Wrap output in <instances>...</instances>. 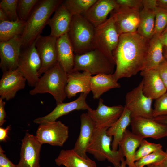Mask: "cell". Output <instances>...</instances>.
I'll return each instance as SVG.
<instances>
[{
  "label": "cell",
  "mask_w": 167,
  "mask_h": 167,
  "mask_svg": "<svg viewBox=\"0 0 167 167\" xmlns=\"http://www.w3.org/2000/svg\"><path fill=\"white\" fill-rule=\"evenodd\" d=\"M150 40L136 32L120 35L113 52L116 66L113 75L117 81L135 75L143 69Z\"/></svg>",
  "instance_id": "6da1fadb"
},
{
  "label": "cell",
  "mask_w": 167,
  "mask_h": 167,
  "mask_svg": "<svg viewBox=\"0 0 167 167\" xmlns=\"http://www.w3.org/2000/svg\"><path fill=\"white\" fill-rule=\"evenodd\" d=\"M62 0H41L34 8L20 36L22 46L27 47L41 35L53 13L62 4Z\"/></svg>",
  "instance_id": "7a4b0ae2"
},
{
  "label": "cell",
  "mask_w": 167,
  "mask_h": 167,
  "mask_svg": "<svg viewBox=\"0 0 167 167\" xmlns=\"http://www.w3.org/2000/svg\"><path fill=\"white\" fill-rule=\"evenodd\" d=\"M67 80V73L58 62L40 77L29 93L34 95L49 93L53 96L57 105L62 103L67 97L65 88Z\"/></svg>",
  "instance_id": "3957f363"
},
{
  "label": "cell",
  "mask_w": 167,
  "mask_h": 167,
  "mask_svg": "<svg viewBox=\"0 0 167 167\" xmlns=\"http://www.w3.org/2000/svg\"><path fill=\"white\" fill-rule=\"evenodd\" d=\"M108 129L96 128L87 148V152L93 155L99 161L107 160L114 167H119L124 156L120 148L116 151L112 149V137L108 135Z\"/></svg>",
  "instance_id": "277c9868"
},
{
  "label": "cell",
  "mask_w": 167,
  "mask_h": 167,
  "mask_svg": "<svg viewBox=\"0 0 167 167\" xmlns=\"http://www.w3.org/2000/svg\"><path fill=\"white\" fill-rule=\"evenodd\" d=\"M95 29V27L82 15L72 16L67 34L75 54H82L94 49Z\"/></svg>",
  "instance_id": "5b68a950"
},
{
  "label": "cell",
  "mask_w": 167,
  "mask_h": 167,
  "mask_svg": "<svg viewBox=\"0 0 167 167\" xmlns=\"http://www.w3.org/2000/svg\"><path fill=\"white\" fill-rule=\"evenodd\" d=\"M120 35L111 15L105 22L95 28L93 49L101 53L115 65L113 52L117 46Z\"/></svg>",
  "instance_id": "8992f818"
},
{
  "label": "cell",
  "mask_w": 167,
  "mask_h": 167,
  "mask_svg": "<svg viewBox=\"0 0 167 167\" xmlns=\"http://www.w3.org/2000/svg\"><path fill=\"white\" fill-rule=\"evenodd\" d=\"M115 66L101 53L93 49L82 54H75L73 70L87 71L91 75L112 74Z\"/></svg>",
  "instance_id": "52a82bcc"
},
{
  "label": "cell",
  "mask_w": 167,
  "mask_h": 167,
  "mask_svg": "<svg viewBox=\"0 0 167 167\" xmlns=\"http://www.w3.org/2000/svg\"><path fill=\"white\" fill-rule=\"evenodd\" d=\"M36 40L21 52L17 68L26 79L28 85L34 87L40 77L39 72L41 66L40 58L36 46Z\"/></svg>",
  "instance_id": "ba28073f"
},
{
  "label": "cell",
  "mask_w": 167,
  "mask_h": 167,
  "mask_svg": "<svg viewBox=\"0 0 167 167\" xmlns=\"http://www.w3.org/2000/svg\"><path fill=\"white\" fill-rule=\"evenodd\" d=\"M69 127L60 121L40 124L35 136L40 143L62 146L69 137Z\"/></svg>",
  "instance_id": "9c48e42d"
},
{
  "label": "cell",
  "mask_w": 167,
  "mask_h": 167,
  "mask_svg": "<svg viewBox=\"0 0 167 167\" xmlns=\"http://www.w3.org/2000/svg\"><path fill=\"white\" fill-rule=\"evenodd\" d=\"M153 100L146 96L143 91V82L128 92L125 96V107L131 112V117L153 118Z\"/></svg>",
  "instance_id": "30bf717a"
},
{
  "label": "cell",
  "mask_w": 167,
  "mask_h": 167,
  "mask_svg": "<svg viewBox=\"0 0 167 167\" xmlns=\"http://www.w3.org/2000/svg\"><path fill=\"white\" fill-rule=\"evenodd\" d=\"M130 125L132 132L143 139H157L167 137V125L154 118L132 117Z\"/></svg>",
  "instance_id": "8fae6325"
},
{
  "label": "cell",
  "mask_w": 167,
  "mask_h": 167,
  "mask_svg": "<svg viewBox=\"0 0 167 167\" xmlns=\"http://www.w3.org/2000/svg\"><path fill=\"white\" fill-rule=\"evenodd\" d=\"M140 10L136 8L119 6L111 12V16L113 18L120 35L137 31L140 22Z\"/></svg>",
  "instance_id": "7c38bea8"
},
{
  "label": "cell",
  "mask_w": 167,
  "mask_h": 167,
  "mask_svg": "<svg viewBox=\"0 0 167 167\" xmlns=\"http://www.w3.org/2000/svg\"><path fill=\"white\" fill-rule=\"evenodd\" d=\"M57 38L40 35L36 39V46L41 62L39 72L41 77L58 62L56 49Z\"/></svg>",
  "instance_id": "4fadbf2b"
},
{
  "label": "cell",
  "mask_w": 167,
  "mask_h": 167,
  "mask_svg": "<svg viewBox=\"0 0 167 167\" xmlns=\"http://www.w3.org/2000/svg\"><path fill=\"white\" fill-rule=\"evenodd\" d=\"M124 109V106L122 105L107 106L104 104L103 100L100 98L96 109L91 108L87 111V113L96 127L109 128L118 119Z\"/></svg>",
  "instance_id": "5bb4252c"
},
{
  "label": "cell",
  "mask_w": 167,
  "mask_h": 167,
  "mask_svg": "<svg viewBox=\"0 0 167 167\" xmlns=\"http://www.w3.org/2000/svg\"><path fill=\"white\" fill-rule=\"evenodd\" d=\"M20 159L17 167H40L41 145L35 136L26 133L21 140Z\"/></svg>",
  "instance_id": "9a60e30c"
},
{
  "label": "cell",
  "mask_w": 167,
  "mask_h": 167,
  "mask_svg": "<svg viewBox=\"0 0 167 167\" xmlns=\"http://www.w3.org/2000/svg\"><path fill=\"white\" fill-rule=\"evenodd\" d=\"M22 46L20 36L0 41V67L3 72L17 69Z\"/></svg>",
  "instance_id": "2e32d148"
},
{
  "label": "cell",
  "mask_w": 167,
  "mask_h": 167,
  "mask_svg": "<svg viewBox=\"0 0 167 167\" xmlns=\"http://www.w3.org/2000/svg\"><path fill=\"white\" fill-rule=\"evenodd\" d=\"M26 80L18 69L3 72L0 80V98L9 101L19 91L24 89Z\"/></svg>",
  "instance_id": "e0dca14e"
},
{
  "label": "cell",
  "mask_w": 167,
  "mask_h": 167,
  "mask_svg": "<svg viewBox=\"0 0 167 167\" xmlns=\"http://www.w3.org/2000/svg\"><path fill=\"white\" fill-rule=\"evenodd\" d=\"M87 95L86 94L81 93L77 99L72 101L58 104L50 113L44 116L36 118L33 122L40 124L45 122H54L59 117L74 110H86L88 111L91 108L86 102Z\"/></svg>",
  "instance_id": "ac0fdd59"
},
{
  "label": "cell",
  "mask_w": 167,
  "mask_h": 167,
  "mask_svg": "<svg viewBox=\"0 0 167 167\" xmlns=\"http://www.w3.org/2000/svg\"><path fill=\"white\" fill-rule=\"evenodd\" d=\"M140 75L143 77V92L147 97L156 100L167 92V88L157 69L143 70Z\"/></svg>",
  "instance_id": "d6986e66"
},
{
  "label": "cell",
  "mask_w": 167,
  "mask_h": 167,
  "mask_svg": "<svg viewBox=\"0 0 167 167\" xmlns=\"http://www.w3.org/2000/svg\"><path fill=\"white\" fill-rule=\"evenodd\" d=\"M80 129L79 136L73 150L79 155L87 158V149L96 128V124L88 113H83L80 117Z\"/></svg>",
  "instance_id": "ffe728a7"
},
{
  "label": "cell",
  "mask_w": 167,
  "mask_h": 167,
  "mask_svg": "<svg viewBox=\"0 0 167 167\" xmlns=\"http://www.w3.org/2000/svg\"><path fill=\"white\" fill-rule=\"evenodd\" d=\"M119 6L116 0H97L82 15L96 28L105 22L108 14Z\"/></svg>",
  "instance_id": "44dd1931"
},
{
  "label": "cell",
  "mask_w": 167,
  "mask_h": 167,
  "mask_svg": "<svg viewBox=\"0 0 167 167\" xmlns=\"http://www.w3.org/2000/svg\"><path fill=\"white\" fill-rule=\"evenodd\" d=\"M91 75L88 72L72 70L67 73V83L65 88L67 97L71 98L79 93L88 94L91 91Z\"/></svg>",
  "instance_id": "7402d4cb"
},
{
  "label": "cell",
  "mask_w": 167,
  "mask_h": 167,
  "mask_svg": "<svg viewBox=\"0 0 167 167\" xmlns=\"http://www.w3.org/2000/svg\"><path fill=\"white\" fill-rule=\"evenodd\" d=\"M56 49L58 62L67 73L71 72L75 54L67 33L57 38Z\"/></svg>",
  "instance_id": "603a6c76"
},
{
  "label": "cell",
  "mask_w": 167,
  "mask_h": 167,
  "mask_svg": "<svg viewBox=\"0 0 167 167\" xmlns=\"http://www.w3.org/2000/svg\"><path fill=\"white\" fill-rule=\"evenodd\" d=\"M72 16L61 4L48 22L51 29L50 35L58 38L67 33Z\"/></svg>",
  "instance_id": "cb8c5ba5"
},
{
  "label": "cell",
  "mask_w": 167,
  "mask_h": 167,
  "mask_svg": "<svg viewBox=\"0 0 167 167\" xmlns=\"http://www.w3.org/2000/svg\"><path fill=\"white\" fill-rule=\"evenodd\" d=\"M143 139L128 129L124 133L119 147L126 158L125 161L128 167H134L135 153Z\"/></svg>",
  "instance_id": "d4e9b609"
},
{
  "label": "cell",
  "mask_w": 167,
  "mask_h": 167,
  "mask_svg": "<svg viewBox=\"0 0 167 167\" xmlns=\"http://www.w3.org/2000/svg\"><path fill=\"white\" fill-rule=\"evenodd\" d=\"M121 86L113 74H100L91 78V91L95 99H99L101 95L110 89L119 88Z\"/></svg>",
  "instance_id": "484cf974"
},
{
  "label": "cell",
  "mask_w": 167,
  "mask_h": 167,
  "mask_svg": "<svg viewBox=\"0 0 167 167\" xmlns=\"http://www.w3.org/2000/svg\"><path fill=\"white\" fill-rule=\"evenodd\" d=\"M55 162L58 166L66 167H96V162L89 157L84 158L77 153L73 149L62 150Z\"/></svg>",
  "instance_id": "4316f807"
},
{
  "label": "cell",
  "mask_w": 167,
  "mask_h": 167,
  "mask_svg": "<svg viewBox=\"0 0 167 167\" xmlns=\"http://www.w3.org/2000/svg\"><path fill=\"white\" fill-rule=\"evenodd\" d=\"M132 118L131 111L124 106V110L118 119L107 130V133L113 137L111 148L114 151L118 150L124 134L127 127L130 125Z\"/></svg>",
  "instance_id": "83f0119b"
},
{
  "label": "cell",
  "mask_w": 167,
  "mask_h": 167,
  "mask_svg": "<svg viewBox=\"0 0 167 167\" xmlns=\"http://www.w3.org/2000/svg\"><path fill=\"white\" fill-rule=\"evenodd\" d=\"M163 49V46L159 37L153 36L149 41L143 70L158 68L164 59Z\"/></svg>",
  "instance_id": "f1b7e54d"
},
{
  "label": "cell",
  "mask_w": 167,
  "mask_h": 167,
  "mask_svg": "<svg viewBox=\"0 0 167 167\" xmlns=\"http://www.w3.org/2000/svg\"><path fill=\"white\" fill-rule=\"evenodd\" d=\"M140 22L136 32L145 38L150 40L153 36L155 14L154 11L142 9L139 11Z\"/></svg>",
  "instance_id": "f546056e"
},
{
  "label": "cell",
  "mask_w": 167,
  "mask_h": 167,
  "mask_svg": "<svg viewBox=\"0 0 167 167\" xmlns=\"http://www.w3.org/2000/svg\"><path fill=\"white\" fill-rule=\"evenodd\" d=\"M26 21L18 19L16 21L0 22V41H7L20 36L24 31Z\"/></svg>",
  "instance_id": "4dcf8cb0"
},
{
  "label": "cell",
  "mask_w": 167,
  "mask_h": 167,
  "mask_svg": "<svg viewBox=\"0 0 167 167\" xmlns=\"http://www.w3.org/2000/svg\"><path fill=\"white\" fill-rule=\"evenodd\" d=\"M96 0H63L62 4L73 16L83 15Z\"/></svg>",
  "instance_id": "1f68e13d"
},
{
  "label": "cell",
  "mask_w": 167,
  "mask_h": 167,
  "mask_svg": "<svg viewBox=\"0 0 167 167\" xmlns=\"http://www.w3.org/2000/svg\"><path fill=\"white\" fill-rule=\"evenodd\" d=\"M154 11L155 23L153 36L159 37L167 27V10L158 6Z\"/></svg>",
  "instance_id": "d6a6232c"
},
{
  "label": "cell",
  "mask_w": 167,
  "mask_h": 167,
  "mask_svg": "<svg viewBox=\"0 0 167 167\" xmlns=\"http://www.w3.org/2000/svg\"><path fill=\"white\" fill-rule=\"evenodd\" d=\"M162 149V146L160 143H156L148 141L143 139L136 150L134 157L135 161L148 155L152 152Z\"/></svg>",
  "instance_id": "836d02e7"
},
{
  "label": "cell",
  "mask_w": 167,
  "mask_h": 167,
  "mask_svg": "<svg viewBox=\"0 0 167 167\" xmlns=\"http://www.w3.org/2000/svg\"><path fill=\"white\" fill-rule=\"evenodd\" d=\"M39 0H19L17 12L19 19L26 21Z\"/></svg>",
  "instance_id": "e575fe53"
},
{
  "label": "cell",
  "mask_w": 167,
  "mask_h": 167,
  "mask_svg": "<svg viewBox=\"0 0 167 167\" xmlns=\"http://www.w3.org/2000/svg\"><path fill=\"white\" fill-rule=\"evenodd\" d=\"M165 154L162 149L156 151L135 161L134 167H144L159 162L163 160Z\"/></svg>",
  "instance_id": "d590c367"
},
{
  "label": "cell",
  "mask_w": 167,
  "mask_h": 167,
  "mask_svg": "<svg viewBox=\"0 0 167 167\" xmlns=\"http://www.w3.org/2000/svg\"><path fill=\"white\" fill-rule=\"evenodd\" d=\"M18 0H1L0 8L6 13L9 20L14 21L19 18L17 12Z\"/></svg>",
  "instance_id": "8d00e7d4"
},
{
  "label": "cell",
  "mask_w": 167,
  "mask_h": 167,
  "mask_svg": "<svg viewBox=\"0 0 167 167\" xmlns=\"http://www.w3.org/2000/svg\"><path fill=\"white\" fill-rule=\"evenodd\" d=\"M167 115V92L156 100L153 109L154 118Z\"/></svg>",
  "instance_id": "74e56055"
},
{
  "label": "cell",
  "mask_w": 167,
  "mask_h": 167,
  "mask_svg": "<svg viewBox=\"0 0 167 167\" xmlns=\"http://www.w3.org/2000/svg\"><path fill=\"white\" fill-rule=\"evenodd\" d=\"M119 6L138 9L143 8L142 0H116Z\"/></svg>",
  "instance_id": "f35d334b"
},
{
  "label": "cell",
  "mask_w": 167,
  "mask_h": 167,
  "mask_svg": "<svg viewBox=\"0 0 167 167\" xmlns=\"http://www.w3.org/2000/svg\"><path fill=\"white\" fill-rule=\"evenodd\" d=\"M5 152L0 146V167H17L6 156Z\"/></svg>",
  "instance_id": "ab89813d"
},
{
  "label": "cell",
  "mask_w": 167,
  "mask_h": 167,
  "mask_svg": "<svg viewBox=\"0 0 167 167\" xmlns=\"http://www.w3.org/2000/svg\"><path fill=\"white\" fill-rule=\"evenodd\" d=\"M5 102L0 98V126L2 127L6 121V114L5 110Z\"/></svg>",
  "instance_id": "60d3db41"
},
{
  "label": "cell",
  "mask_w": 167,
  "mask_h": 167,
  "mask_svg": "<svg viewBox=\"0 0 167 167\" xmlns=\"http://www.w3.org/2000/svg\"><path fill=\"white\" fill-rule=\"evenodd\" d=\"M143 8L154 11L157 7V0H142Z\"/></svg>",
  "instance_id": "b9f144b4"
},
{
  "label": "cell",
  "mask_w": 167,
  "mask_h": 167,
  "mask_svg": "<svg viewBox=\"0 0 167 167\" xmlns=\"http://www.w3.org/2000/svg\"><path fill=\"white\" fill-rule=\"evenodd\" d=\"M11 129V126L9 125L5 128L0 127V141L1 142H6L8 138V133Z\"/></svg>",
  "instance_id": "7bdbcfd3"
},
{
  "label": "cell",
  "mask_w": 167,
  "mask_h": 167,
  "mask_svg": "<svg viewBox=\"0 0 167 167\" xmlns=\"http://www.w3.org/2000/svg\"><path fill=\"white\" fill-rule=\"evenodd\" d=\"M165 152V155L161 161L152 165H154L156 167H167V149Z\"/></svg>",
  "instance_id": "ee69618b"
},
{
  "label": "cell",
  "mask_w": 167,
  "mask_h": 167,
  "mask_svg": "<svg viewBox=\"0 0 167 167\" xmlns=\"http://www.w3.org/2000/svg\"><path fill=\"white\" fill-rule=\"evenodd\" d=\"M159 38L163 46L167 48V31H163Z\"/></svg>",
  "instance_id": "f6af8a7d"
},
{
  "label": "cell",
  "mask_w": 167,
  "mask_h": 167,
  "mask_svg": "<svg viewBox=\"0 0 167 167\" xmlns=\"http://www.w3.org/2000/svg\"><path fill=\"white\" fill-rule=\"evenodd\" d=\"M157 122L167 125V115L162 116L154 118Z\"/></svg>",
  "instance_id": "bcb514c9"
},
{
  "label": "cell",
  "mask_w": 167,
  "mask_h": 167,
  "mask_svg": "<svg viewBox=\"0 0 167 167\" xmlns=\"http://www.w3.org/2000/svg\"><path fill=\"white\" fill-rule=\"evenodd\" d=\"M158 6L167 10V0H157Z\"/></svg>",
  "instance_id": "7dc6e473"
},
{
  "label": "cell",
  "mask_w": 167,
  "mask_h": 167,
  "mask_svg": "<svg viewBox=\"0 0 167 167\" xmlns=\"http://www.w3.org/2000/svg\"><path fill=\"white\" fill-rule=\"evenodd\" d=\"M9 20L8 17L4 12L0 8V22Z\"/></svg>",
  "instance_id": "c3c4849f"
},
{
  "label": "cell",
  "mask_w": 167,
  "mask_h": 167,
  "mask_svg": "<svg viewBox=\"0 0 167 167\" xmlns=\"http://www.w3.org/2000/svg\"><path fill=\"white\" fill-rule=\"evenodd\" d=\"M163 54L164 58L167 62V48L164 46L163 49Z\"/></svg>",
  "instance_id": "681fc988"
},
{
  "label": "cell",
  "mask_w": 167,
  "mask_h": 167,
  "mask_svg": "<svg viewBox=\"0 0 167 167\" xmlns=\"http://www.w3.org/2000/svg\"><path fill=\"white\" fill-rule=\"evenodd\" d=\"M126 165L125 160L123 157L121 160V165L119 167H126Z\"/></svg>",
  "instance_id": "f907efd6"
},
{
  "label": "cell",
  "mask_w": 167,
  "mask_h": 167,
  "mask_svg": "<svg viewBox=\"0 0 167 167\" xmlns=\"http://www.w3.org/2000/svg\"><path fill=\"white\" fill-rule=\"evenodd\" d=\"M147 167H156L155 166L153 165H150L147 166Z\"/></svg>",
  "instance_id": "816d5d0a"
},
{
  "label": "cell",
  "mask_w": 167,
  "mask_h": 167,
  "mask_svg": "<svg viewBox=\"0 0 167 167\" xmlns=\"http://www.w3.org/2000/svg\"><path fill=\"white\" fill-rule=\"evenodd\" d=\"M167 31V27L165 28V30L164 31Z\"/></svg>",
  "instance_id": "f5cc1de1"
},
{
  "label": "cell",
  "mask_w": 167,
  "mask_h": 167,
  "mask_svg": "<svg viewBox=\"0 0 167 167\" xmlns=\"http://www.w3.org/2000/svg\"><path fill=\"white\" fill-rule=\"evenodd\" d=\"M107 167H113L110 166H107Z\"/></svg>",
  "instance_id": "db71d44e"
}]
</instances>
